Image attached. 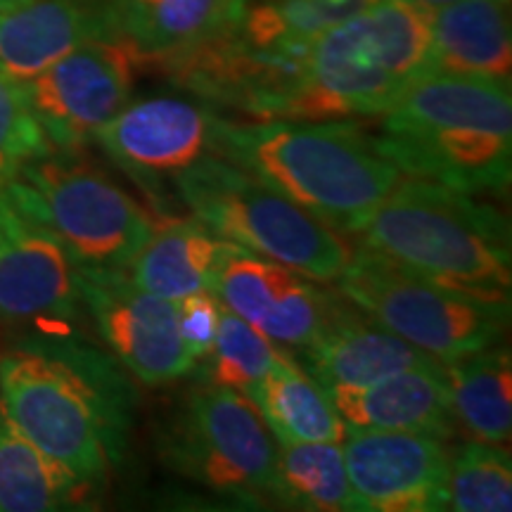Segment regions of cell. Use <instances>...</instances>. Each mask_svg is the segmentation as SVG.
<instances>
[{"mask_svg": "<svg viewBox=\"0 0 512 512\" xmlns=\"http://www.w3.org/2000/svg\"><path fill=\"white\" fill-rule=\"evenodd\" d=\"M0 411L88 484L121 458L126 384L93 349L36 339L0 354Z\"/></svg>", "mask_w": 512, "mask_h": 512, "instance_id": "1", "label": "cell"}, {"mask_svg": "<svg viewBox=\"0 0 512 512\" xmlns=\"http://www.w3.org/2000/svg\"><path fill=\"white\" fill-rule=\"evenodd\" d=\"M380 117L375 143L401 174L470 195L503 192L510 185L508 81L430 72Z\"/></svg>", "mask_w": 512, "mask_h": 512, "instance_id": "2", "label": "cell"}, {"mask_svg": "<svg viewBox=\"0 0 512 512\" xmlns=\"http://www.w3.org/2000/svg\"><path fill=\"white\" fill-rule=\"evenodd\" d=\"M339 235H358L403 174L349 119L221 124L216 150Z\"/></svg>", "mask_w": 512, "mask_h": 512, "instance_id": "3", "label": "cell"}, {"mask_svg": "<svg viewBox=\"0 0 512 512\" xmlns=\"http://www.w3.org/2000/svg\"><path fill=\"white\" fill-rule=\"evenodd\" d=\"M430 72L432 12L413 0H375L311 43L275 119L380 117Z\"/></svg>", "mask_w": 512, "mask_h": 512, "instance_id": "4", "label": "cell"}, {"mask_svg": "<svg viewBox=\"0 0 512 512\" xmlns=\"http://www.w3.org/2000/svg\"><path fill=\"white\" fill-rule=\"evenodd\" d=\"M358 235L361 247L408 271L510 304V226L479 195L408 176L394 185Z\"/></svg>", "mask_w": 512, "mask_h": 512, "instance_id": "5", "label": "cell"}, {"mask_svg": "<svg viewBox=\"0 0 512 512\" xmlns=\"http://www.w3.org/2000/svg\"><path fill=\"white\" fill-rule=\"evenodd\" d=\"M174 181L195 221L216 238L278 261L313 283H335L349 264L351 247L337 230L228 159L207 155Z\"/></svg>", "mask_w": 512, "mask_h": 512, "instance_id": "6", "label": "cell"}, {"mask_svg": "<svg viewBox=\"0 0 512 512\" xmlns=\"http://www.w3.org/2000/svg\"><path fill=\"white\" fill-rule=\"evenodd\" d=\"M337 283L375 323L441 363L496 347L508 328V302L441 285L366 247L351 252Z\"/></svg>", "mask_w": 512, "mask_h": 512, "instance_id": "7", "label": "cell"}, {"mask_svg": "<svg viewBox=\"0 0 512 512\" xmlns=\"http://www.w3.org/2000/svg\"><path fill=\"white\" fill-rule=\"evenodd\" d=\"M3 195L22 219L53 233L79 266L126 268L155 228L128 192L67 152L24 166Z\"/></svg>", "mask_w": 512, "mask_h": 512, "instance_id": "8", "label": "cell"}, {"mask_svg": "<svg viewBox=\"0 0 512 512\" xmlns=\"http://www.w3.org/2000/svg\"><path fill=\"white\" fill-rule=\"evenodd\" d=\"M143 62V53L126 36L95 38L24 83L50 145L72 155L93 140L131 102Z\"/></svg>", "mask_w": 512, "mask_h": 512, "instance_id": "9", "label": "cell"}, {"mask_svg": "<svg viewBox=\"0 0 512 512\" xmlns=\"http://www.w3.org/2000/svg\"><path fill=\"white\" fill-rule=\"evenodd\" d=\"M176 453L183 472L221 494L256 498L275 491V437L240 392L211 387L192 394Z\"/></svg>", "mask_w": 512, "mask_h": 512, "instance_id": "10", "label": "cell"}, {"mask_svg": "<svg viewBox=\"0 0 512 512\" xmlns=\"http://www.w3.org/2000/svg\"><path fill=\"white\" fill-rule=\"evenodd\" d=\"M76 285L107 347L138 382L155 387L190 373L197 361L178 330L176 302L140 290L126 268L76 264Z\"/></svg>", "mask_w": 512, "mask_h": 512, "instance_id": "11", "label": "cell"}, {"mask_svg": "<svg viewBox=\"0 0 512 512\" xmlns=\"http://www.w3.org/2000/svg\"><path fill=\"white\" fill-rule=\"evenodd\" d=\"M342 451L356 510H444L448 453L439 434L347 430Z\"/></svg>", "mask_w": 512, "mask_h": 512, "instance_id": "12", "label": "cell"}, {"mask_svg": "<svg viewBox=\"0 0 512 512\" xmlns=\"http://www.w3.org/2000/svg\"><path fill=\"white\" fill-rule=\"evenodd\" d=\"M211 292L273 342L297 349L316 342L342 311L313 280L233 242L216 268Z\"/></svg>", "mask_w": 512, "mask_h": 512, "instance_id": "13", "label": "cell"}, {"mask_svg": "<svg viewBox=\"0 0 512 512\" xmlns=\"http://www.w3.org/2000/svg\"><path fill=\"white\" fill-rule=\"evenodd\" d=\"M221 124L197 102L157 95L126 102L95 143L133 176H176L216 150Z\"/></svg>", "mask_w": 512, "mask_h": 512, "instance_id": "14", "label": "cell"}, {"mask_svg": "<svg viewBox=\"0 0 512 512\" xmlns=\"http://www.w3.org/2000/svg\"><path fill=\"white\" fill-rule=\"evenodd\" d=\"M119 34L117 0H24L0 12V72L27 83L83 43Z\"/></svg>", "mask_w": 512, "mask_h": 512, "instance_id": "15", "label": "cell"}, {"mask_svg": "<svg viewBox=\"0 0 512 512\" xmlns=\"http://www.w3.org/2000/svg\"><path fill=\"white\" fill-rule=\"evenodd\" d=\"M79 302L72 254L46 228L22 219L0 245V318L67 320Z\"/></svg>", "mask_w": 512, "mask_h": 512, "instance_id": "16", "label": "cell"}, {"mask_svg": "<svg viewBox=\"0 0 512 512\" xmlns=\"http://www.w3.org/2000/svg\"><path fill=\"white\" fill-rule=\"evenodd\" d=\"M332 406L347 430L432 432L453 425L444 363L408 368L358 389H330Z\"/></svg>", "mask_w": 512, "mask_h": 512, "instance_id": "17", "label": "cell"}, {"mask_svg": "<svg viewBox=\"0 0 512 512\" xmlns=\"http://www.w3.org/2000/svg\"><path fill=\"white\" fill-rule=\"evenodd\" d=\"M302 356L309 373L328 392L368 387L401 370L441 363L373 318L349 316L344 309L316 342L302 349Z\"/></svg>", "mask_w": 512, "mask_h": 512, "instance_id": "18", "label": "cell"}, {"mask_svg": "<svg viewBox=\"0 0 512 512\" xmlns=\"http://www.w3.org/2000/svg\"><path fill=\"white\" fill-rule=\"evenodd\" d=\"M432 72L508 81V0H456L432 12Z\"/></svg>", "mask_w": 512, "mask_h": 512, "instance_id": "19", "label": "cell"}, {"mask_svg": "<svg viewBox=\"0 0 512 512\" xmlns=\"http://www.w3.org/2000/svg\"><path fill=\"white\" fill-rule=\"evenodd\" d=\"M245 0H117L121 36L145 60L169 62L238 24Z\"/></svg>", "mask_w": 512, "mask_h": 512, "instance_id": "20", "label": "cell"}, {"mask_svg": "<svg viewBox=\"0 0 512 512\" xmlns=\"http://www.w3.org/2000/svg\"><path fill=\"white\" fill-rule=\"evenodd\" d=\"M228 247V240L216 238L202 223L166 221L152 228L126 271L140 290L178 302L188 294L214 290L216 268Z\"/></svg>", "mask_w": 512, "mask_h": 512, "instance_id": "21", "label": "cell"}, {"mask_svg": "<svg viewBox=\"0 0 512 512\" xmlns=\"http://www.w3.org/2000/svg\"><path fill=\"white\" fill-rule=\"evenodd\" d=\"M245 396L261 413L278 444H342L347 437V425L332 406L328 389L290 356H280V361Z\"/></svg>", "mask_w": 512, "mask_h": 512, "instance_id": "22", "label": "cell"}, {"mask_svg": "<svg viewBox=\"0 0 512 512\" xmlns=\"http://www.w3.org/2000/svg\"><path fill=\"white\" fill-rule=\"evenodd\" d=\"M453 422L477 441L505 446L512 434V363L505 349H482L444 363Z\"/></svg>", "mask_w": 512, "mask_h": 512, "instance_id": "23", "label": "cell"}, {"mask_svg": "<svg viewBox=\"0 0 512 512\" xmlns=\"http://www.w3.org/2000/svg\"><path fill=\"white\" fill-rule=\"evenodd\" d=\"M88 482L0 418V512H50L76 508Z\"/></svg>", "mask_w": 512, "mask_h": 512, "instance_id": "24", "label": "cell"}, {"mask_svg": "<svg viewBox=\"0 0 512 512\" xmlns=\"http://www.w3.org/2000/svg\"><path fill=\"white\" fill-rule=\"evenodd\" d=\"M273 496L304 510H356L342 446L337 441L280 444Z\"/></svg>", "mask_w": 512, "mask_h": 512, "instance_id": "25", "label": "cell"}, {"mask_svg": "<svg viewBox=\"0 0 512 512\" xmlns=\"http://www.w3.org/2000/svg\"><path fill=\"white\" fill-rule=\"evenodd\" d=\"M373 3L375 0H245L235 31L256 48H309L320 34Z\"/></svg>", "mask_w": 512, "mask_h": 512, "instance_id": "26", "label": "cell"}, {"mask_svg": "<svg viewBox=\"0 0 512 512\" xmlns=\"http://www.w3.org/2000/svg\"><path fill=\"white\" fill-rule=\"evenodd\" d=\"M444 510L510 512L512 460L503 446L472 441L448 456Z\"/></svg>", "mask_w": 512, "mask_h": 512, "instance_id": "27", "label": "cell"}, {"mask_svg": "<svg viewBox=\"0 0 512 512\" xmlns=\"http://www.w3.org/2000/svg\"><path fill=\"white\" fill-rule=\"evenodd\" d=\"M280 356L271 337L223 306L219 332L204 358H209V380L214 387L247 394Z\"/></svg>", "mask_w": 512, "mask_h": 512, "instance_id": "28", "label": "cell"}, {"mask_svg": "<svg viewBox=\"0 0 512 512\" xmlns=\"http://www.w3.org/2000/svg\"><path fill=\"white\" fill-rule=\"evenodd\" d=\"M53 150L31 110L24 83L0 72V192L22 174L24 166Z\"/></svg>", "mask_w": 512, "mask_h": 512, "instance_id": "29", "label": "cell"}, {"mask_svg": "<svg viewBox=\"0 0 512 512\" xmlns=\"http://www.w3.org/2000/svg\"><path fill=\"white\" fill-rule=\"evenodd\" d=\"M221 313L223 302L211 290L188 294V297L176 302L178 330H181L185 347H188L195 361L207 356L211 344H214V337L221 325Z\"/></svg>", "mask_w": 512, "mask_h": 512, "instance_id": "30", "label": "cell"}, {"mask_svg": "<svg viewBox=\"0 0 512 512\" xmlns=\"http://www.w3.org/2000/svg\"><path fill=\"white\" fill-rule=\"evenodd\" d=\"M19 223H22V216H19L15 207L8 202V197L0 192V245H3V242L8 240L12 233H15V230L19 228Z\"/></svg>", "mask_w": 512, "mask_h": 512, "instance_id": "31", "label": "cell"}, {"mask_svg": "<svg viewBox=\"0 0 512 512\" xmlns=\"http://www.w3.org/2000/svg\"><path fill=\"white\" fill-rule=\"evenodd\" d=\"M413 3L420 5V8L434 12V10L444 8V5H448V3H456V0H413Z\"/></svg>", "mask_w": 512, "mask_h": 512, "instance_id": "32", "label": "cell"}, {"mask_svg": "<svg viewBox=\"0 0 512 512\" xmlns=\"http://www.w3.org/2000/svg\"><path fill=\"white\" fill-rule=\"evenodd\" d=\"M19 3H24V0H0V12L15 8V5H19Z\"/></svg>", "mask_w": 512, "mask_h": 512, "instance_id": "33", "label": "cell"}, {"mask_svg": "<svg viewBox=\"0 0 512 512\" xmlns=\"http://www.w3.org/2000/svg\"><path fill=\"white\" fill-rule=\"evenodd\" d=\"M0 418H3V411H0Z\"/></svg>", "mask_w": 512, "mask_h": 512, "instance_id": "34", "label": "cell"}]
</instances>
